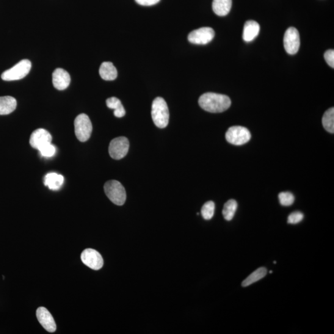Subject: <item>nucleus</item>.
Instances as JSON below:
<instances>
[{
	"label": "nucleus",
	"instance_id": "obj_22",
	"mask_svg": "<svg viewBox=\"0 0 334 334\" xmlns=\"http://www.w3.org/2000/svg\"><path fill=\"white\" fill-rule=\"evenodd\" d=\"M322 125L325 130L333 133L334 132V109H330L325 112L322 118Z\"/></svg>",
	"mask_w": 334,
	"mask_h": 334
},
{
	"label": "nucleus",
	"instance_id": "obj_27",
	"mask_svg": "<svg viewBox=\"0 0 334 334\" xmlns=\"http://www.w3.org/2000/svg\"><path fill=\"white\" fill-rule=\"evenodd\" d=\"M324 59L327 64L331 68H334V51L333 50H328L325 52Z\"/></svg>",
	"mask_w": 334,
	"mask_h": 334
},
{
	"label": "nucleus",
	"instance_id": "obj_13",
	"mask_svg": "<svg viewBox=\"0 0 334 334\" xmlns=\"http://www.w3.org/2000/svg\"><path fill=\"white\" fill-rule=\"evenodd\" d=\"M52 81L57 89L63 90L68 88L71 82L70 74L62 68H57L52 74Z\"/></svg>",
	"mask_w": 334,
	"mask_h": 334
},
{
	"label": "nucleus",
	"instance_id": "obj_21",
	"mask_svg": "<svg viewBox=\"0 0 334 334\" xmlns=\"http://www.w3.org/2000/svg\"><path fill=\"white\" fill-rule=\"evenodd\" d=\"M237 208H238V204L235 200H230L225 204L222 214L226 220L230 221L233 219Z\"/></svg>",
	"mask_w": 334,
	"mask_h": 334
},
{
	"label": "nucleus",
	"instance_id": "obj_4",
	"mask_svg": "<svg viewBox=\"0 0 334 334\" xmlns=\"http://www.w3.org/2000/svg\"><path fill=\"white\" fill-rule=\"evenodd\" d=\"M31 67V62L29 60H21L10 70L5 71L2 74V79L5 81L20 80L25 78L29 74Z\"/></svg>",
	"mask_w": 334,
	"mask_h": 334
},
{
	"label": "nucleus",
	"instance_id": "obj_9",
	"mask_svg": "<svg viewBox=\"0 0 334 334\" xmlns=\"http://www.w3.org/2000/svg\"><path fill=\"white\" fill-rule=\"evenodd\" d=\"M283 44L287 54L295 55L299 52L300 38L299 32L296 28L291 27L286 30L284 35Z\"/></svg>",
	"mask_w": 334,
	"mask_h": 334
},
{
	"label": "nucleus",
	"instance_id": "obj_15",
	"mask_svg": "<svg viewBox=\"0 0 334 334\" xmlns=\"http://www.w3.org/2000/svg\"><path fill=\"white\" fill-rule=\"evenodd\" d=\"M99 74L101 78L106 81H114L117 78L118 72L112 62H106L101 65Z\"/></svg>",
	"mask_w": 334,
	"mask_h": 334
},
{
	"label": "nucleus",
	"instance_id": "obj_6",
	"mask_svg": "<svg viewBox=\"0 0 334 334\" xmlns=\"http://www.w3.org/2000/svg\"><path fill=\"white\" fill-rule=\"evenodd\" d=\"M251 137L250 131L245 127L240 126L230 127L225 134L227 141L236 146L245 145L249 141Z\"/></svg>",
	"mask_w": 334,
	"mask_h": 334
},
{
	"label": "nucleus",
	"instance_id": "obj_8",
	"mask_svg": "<svg viewBox=\"0 0 334 334\" xmlns=\"http://www.w3.org/2000/svg\"><path fill=\"white\" fill-rule=\"evenodd\" d=\"M129 140L125 137H118L113 139L109 146V154L112 159L120 160L128 154Z\"/></svg>",
	"mask_w": 334,
	"mask_h": 334
},
{
	"label": "nucleus",
	"instance_id": "obj_11",
	"mask_svg": "<svg viewBox=\"0 0 334 334\" xmlns=\"http://www.w3.org/2000/svg\"><path fill=\"white\" fill-rule=\"evenodd\" d=\"M52 136L44 129H38L32 132L30 137V145L38 151L43 146L52 143Z\"/></svg>",
	"mask_w": 334,
	"mask_h": 334
},
{
	"label": "nucleus",
	"instance_id": "obj_16",
	"mask_svg": "<svg viewBox=\"0 0 334 334\" xmlns=\"http://www.w3.org/2000/svg\"><path fill=\"white\" fill-rule=\"evenodd\" d=\"M64 178L56 173H49L44 178V184L49 188L54 191L59 190L62 186Z\"/></svg>",
	"mask_w": 334,
	"mask_h": 334
},
{
	"label": "nucleus",
	"instance_id": "obj_10",
	"mask_svg": "<svg viewBox=\"0 0 334 334\" xmlns=\"http://www.w3.org/2000/svg\"><path fill=\"white\" fill-rule=\"evenodd\" d=\"M81 259L85 266L93 270L101 269L104 266L103 258L100 253L95 250L86 249L82 253Z\"/></svg>",
	"mask_w": 334,
	"mask_h": 334
},
{
	"label": "nucleus",
	"instance_id": "obj_25",
	"mask_svg": "<svg viewBox=\"0 0 334 334\" xmlns=\"http://www.w3.org/2000/svg\"><path fill=\"white\" fill-rule=\"evenodd\" d=\"M38 151L40 152L41 155L45 157H52L55 155L56 153V148H55L52 143H49L48 145L43 146Z\"/></svg>",
	"mask_w": 334,
	"mask_h": 334
},
{
	"label": "nucleus",
	"instance_id": "obj_2",
	"mask_svg": "<svg viewBox=\"0 0 334 334\" xmlns=\"http://www.w3.org/2000/svg\"><path fill=\"white\" fill-rule=\"evenodd\" d=\"M152 118L159 128H166L169 121V110L166 102L162 98L154 99L152 105Z\"/></svg>",
	"mask_w": 334,
	"mask_h": 334
},
{
	"label": "nucleus",
	"instance_id": "obj_28",
	"mask_svg": "<svg viewBox=\"0 0 334 334\" xmlns=\"http://www.w3.org/2000/svg\"><path fill=\"white\" fill-rule=\"evenodd\" d=\"M137 4L142 5V6H153L156 5L161 1V0H135Z\"/></svg>",
	"mask_w": 334,
	"mask_h": 334
},
{
	"label": "nucleus",
	"instance_id": "obj_23",
	"mask_svg": "<svg viewBox=\"0 0 334 334\" xmlns=\"http://www.w3.org/2000/svg\"><path fill=\"white\" fill-rule=\"evenodd\" d=\"M215 211V204L213 201H208L204 204L201 209V214L205 220H210L213 217Z\"/></svg>",
	"mask_w": 334,
	"mask_h": 334
},
{
	"label": "nucleus",
	"instance_id": "obj_1",
	"mask_svg": "<svg viewBox=\"0 0 334 334\" xmlns=\"http://www.w3.org/2000/svg\"><path fill=\"white\" fill-rule=\"evenodd\" d=\"M231 103L230 99L228 96L216 93H204L199 99L200 107L211 113L225 112L230 108Z\"/></svg>",
	"mask_w": 334,
	"mask_h": 334
},
{
	"label": "nucleus",
	"instance_id": "obj_19",
	"mask_svg": "<svg viewBox=\"0 0 334 334\" xmlns=\"http://www.w3.org/2000/svg\"><path fill=\"white\" fill-rule=\"evenodd\" d=\"M106 104L109 109L114 110V115L116 117L121 118L125 115V110L119 99L113 97L107 99Z\"/></svg>",
	"mask_w": 334,
	"mask_h": 334
},
{
	"label": "nucleus",
	"instance_id": "obj_18",
	"mask_svg": "<svg viewBox=\"0 0 334 334\" xmlns=\"http://www.w3.org/2000/svg\"><path fill=\"white\" fill-rule=\"evenodd\" d=\"M231 5L232 0H213L212 10L217 15L225 16L230 12Z\"/></svg>",
	"mask_w": 334,
	"mask_h": 334
},
{
	"label": "nucleus",
	"instance_id": "obj_14",
	"mask_svg": "<svg viewBox=\"0 0 334 334\" xmlns=\"http://www.w3.org/2000/svg\"><path fill=\"white\" fill-rule=\"evenodd\" d=\"M260 26L255 21H248L246 22L244 26L243 38L247 42L253 41L259 35Z\"/></svg>",
	"mask_w": 334,
	"mask_h": 334
},
{
	"label": "nucleus",
	"instance_id": "obj_3",
	"mask_svg": "<svg viewBox=\"0 0 334 334\" xmlns=\"http://www.w3.org/2000/svg\"><path fill=\"white\" fill-rule=\"evenodd\" d=\"M104 191L107 197L116 205L122 206L126 200L125 187L119 181L110 180L104 185Z\"/></svg>",
	"mask_w": 334,
	"mask_h": 334
},
{
	"label": "nucleus",
	"instance_id": "obj_26",
	"mask_svg": "<svg viewBox=\"0 0 334 334\" xmlns=\"http://www.w3.org/2000/svg\"><path fill=\"white\" fill-rule=\"evenodd\" d=\"M303 217L304 215L302 212L299 211L293 212L288 217V223L291 224H297L302 222Z\"/></svg>",
	"mask_w": 334,
	"mask_h": 334
},
{
	"label": "nucleus",
	"instance_id": "obj_17",
	"mask_svg": "<svg viewBox=\"0 0 334 334\" xmlns=\"http://www.w3.org/2000/svg\"><path fill=\"white\" fill-rule=\"evenodd\" d=\"M17 101L13 97H0V115H8L15 111Z\"/></svg>",
	"mask_w": 334,
	"mask_h": 334
},
{
	"label": "nucleus",
	"instance_id": "obj_20",
	"mask_svg": "<svg viewBox=\"0 0 334 334\" xmlns=\"http://www.w3.org/2000/svg\"><path fill=\"white\" fill-rule=\"evenodd\" d=\"M267 269L265 267H260L250 274L245 280L243 281L242 286L246 287L256 282L263 278L267 274Z\"/></svg>",
	"mask_w": 334,
	"mask_h": 334
},
{
	"label": "nucleus",
	"instance_id": "obj_12",
	"mask_svg": "<svg viewBox=\"0 0 334 334\" xmlns=\"http://www.w3.org/2000/svg\"><path fill=\"white\" fill-rule=\"evenodd\" d=\"M36 316L40 324L49 332H54L57 329V325L53 316L47 309L40 307L36 311Z\"/></svg>",
	"mask_w": 334,
	"mask_h": 334
},
{
	"label": "nucleus",
	"instance_id": "obj_7",
	"mask_svg": "<svg viewBox=\"0 0 334 334\" xmlns=\"http://www.w3.org/2000/svg\"><path fill=\"white\" fill-rule=\"evenodd\" d=\"M214 36L213 29L209 27H204L190 32L187 39L189 42L197 45H206L213 40Z\"/></svg>",
	"mask_w": 334,
	"mask_h": 334
},
{
	"label": "nucleus",
	"instance_id": "obj_5",
	"mask_svg": "<svg viewBox=\"0 0 334 334\" xmlns=\"http://www.w3.org/2000/svg\"><path fill=\"white\" fill-rule=\"evenodd\" d=\"M74 129L76 137L81 142L87 141L92 132V125L87 115L80 114L74 120Z\"/></svg>",
	"mask_w": 334,
	"mask_h": 334
},
{
	"label": "nucleus",
	"instance_id": "obj_24",
	"mask_svg": "<svg viewBox=\"0 0 334 334\" xmlns=\"http://www.w3.org/2000/svg\"><path fill=\"white\" fill-rule=\"evenodd\" d=\"M278 199L281 205L283 206H291L295 201L294 196L289 192H282L278 195Z\"/></svg>",
	"mask_w": 334,
	"mask_h": 334
}]
</instances>
